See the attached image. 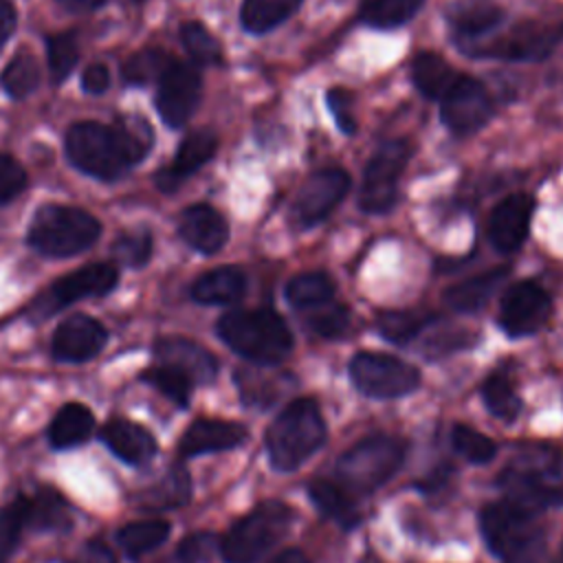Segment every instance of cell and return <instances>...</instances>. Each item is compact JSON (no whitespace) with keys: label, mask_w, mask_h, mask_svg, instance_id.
<instances>
[{"label":"cell","mask_w":563,"mask_h":563,"mask_svg":"<svg viewBox=\"0 0 563 563\" xmlns=\"http://www.w3.org/2000/svg\"><path fill=\"white\" fill-rule=\"evenodd\" d=\"M99 238V222L77 207L44 205L29 224V244L48 257H68L86 251Z\"/></svg>","instance_id":"3957f363"},{"label":"cell","mask_w":563,"mask_h":563,"mask_svg":"<svg viewBox=\"0 0 563 563\" xmlns=\"http://www.w3.org/2000/svg\"><path fill=\"white\" fill-rule=\"evenodd\" d=\"M117 268L112 264H90L84 268H77L75 273L57 279L35 303V310H42L44 314H51L68 303H75L86 297H99L112 290L117 284Z\"/></svg>","instance_id":"5bb4252c"},{"label":"cell","mask_w":563,"mask_h":563,"mask_svg":"<svg viewBox=\"0 0 563 563\" xmlns=\"http://www.w3.org/2000/svg\"><path fill=\"white\" fill-rule=\"evenodd\" d=\"M402 460V442L387 435H374L356 442L350 451H345L336 464V471L350 488L358 493H372L400 468Z\"/></svg>","instance_id":"5b68a950"},{"label":"cell","mask_w":563,"mask_h":563,"mask_svg":"<svg viewBox=\"0 0 563 563\" xmlns=\"http://www.w3.org/2000/svg\"><path fill=\"white\" fill-rule=\"evenodd\" d=\"M411 77L416 88L427 99H442L460 79V73L453 66H449V62H444L438 53L422 51L413 57Z\"/></svg>","instance_id":"4316f807"},{"label":"cell","mask_w":563,"mask_h":563,"mask_svg":"<svg viewBox=\"0 0 563 563\" xmlns=\"http://www.w3.org/2000/svg\"><path fill=\"white\" fill-rule=\"evenodd\" d=\"M178 231L191 249L205 255L220 251L229 238L227 220L209 205L187 207L178 220Z\"/></svg>","instance_id":"7402d4cb"},{"label":"cell","mask_w":563,"mask_h":563,"mask_svg":"<svg viewBox=\"0 0 563 563\" xmlns=\"http://www.w3.org/2000/svg\"><path fill=\"white\" fill-rule=\"evenodd\" d=\"M110 128H112L130 165L143 161L147 156V152L154 143V132H152V125L143 117L123 114V117H117Z\"/></svg>","instance_id":"d6a6232c"},{"label":"cell","mask_w":563,"mask_h":563,"mask_svg":"<svg viewBox=\"0 0 563 563\" xmlns=\"http://www.w3.org/2000/svg\"><path fill=\"white\" fill-rule=\"evenodd\" d=\"M180 40L185 51L196 64H220L222 48L220 42L198 22H187L180 29Z\"/></svg>","instance_id":"ee69618b"},{"label":"cell","mask_w":563,"mask_h":563,"mask_svg":"<svg viewBox=\"0 0 563 563\" xmlns=\"http://www.w3.org/2000/svg\"><path fill=\"white\" fill-rule=\"evenodd\" d=\"M534 200L528 194H510L490 213L488 238L497 251L510 253L519 249L528 235Z\"/></svg>","instance_id":"ac0fdd59"},{"label":"cell","mask_w":563,"mask_h":563,"mask_svg":"<svg viewBox=\"0 0 563 563\" xmlns=\"http://www.w3.org/2000/svg\"><path fill=\"white\" fill-rule=\"evenodd\" d=\"M440 114L451 132L464 136L488 123L493 117V101L477 79L460 75L451 90L440 99Z\"/></svg>","instance_id":"30bf717a"},{"label":"cell","mask_w":563,"mask_h":563,"mask_svg":"<svg viewBox=\"0 0 563 563\" xmlns=\"http://www.w3.org/2000/svg\"><path fill=\"white\" fill-rule=\"evenodd\" d=\"M15 26V9L9 0H0V51Z\"/></svg>","instance_id":"db71d44e"},{"label":"cell","mask_w":563,"mask_h":563,"mask_svg":"<svg viewBox=\"0 0 563 563\" xmlns=\"http://www.w3.org/2000/svg\"><path fill=\"white\" fill-rule=\"evenodd\" d=\"M325 101H328L330 112L334 114V121H336L339 130L345 132V134H354L356 119H354V112H352V103H354L352 95L343 88H332V90H328Z\"/></svg>","instance_id":"f907efd6"},{"label":"cell","mask_w":563,"mask_h":563,"mask_svg":"<svg viewBox=\"0 0 563 563\" xmlns=\"http://www.w3.org/2000/svg\"><path fill=\"white\" fill-rule=\"evenodd\" d=\"M68 563H117L114 552L99 539L81 543V548L70 556Z\"/></svg>","instance_id":"816d5d0a"},{"label":"cell","mask_w":563,"mask_h":563,"mask_svg":"<svg viewBox=\"0 0 563 563\" xmlns=\"http://www.w3.org/2000/svg\"><path fill=\"white\" fill-rule=\"evenodd\" d=\"M101 438L106 442V446L125 464H145L156 455V440L154 435L125 418H114L110 420L103 431Z\"/></svg>","instance_id":"603a6c76"},{"label":"cell","mask_w":563,"mask_h":563,"mask_svg":"<svg viewBox=\"0 0 563 563\" xmlns=\"http://www.w3.org/2000/svg\"><path fill=\"white\" fill-rule=\"evenodd\" d=\"M154 354L158 363L183 372L187 378H191L194 385H207L218 374V363L213 354L207 352L196 341H189L183 336L158 339Z\"/></svg>","instance_id":"d6986e66"},{"label":"cell","mask_w":563,"mask_h":563,"mask_svg":"<svg viewBox=\"0 0 563 563\" xmlns=\"http://www.w3.org/2000/svg\"><path fill=\"white\" fill-rule=\"evenodd\" d=\"M424 0H361L358 15L374 29H394L411 20Z\"/></svg>","instance_id":"836d02e7"},{"label":"cell","mask_w":563,"mask_h":563,"mask_svg":"<svg viewBox=\"0 0 563 563\" xmlns=\"http://www.w3.org/2000/svg\"><path fill=\"white\" fill-rule=\"evenodd\" d=\"M334 282L328 273H299L286 284V299L297 310H314L332 301Z\"/></svg>","instance_id":"4dcf8cb0"},{"label":"cell","mask_w":563,"mask_h":563,"mask_svg":"<svg viewBox=\"0 0 563 563\" xmlns=\"http://www.w3.org/2000/svg\"><path fill=\"white\" fill-rule=\"evenodd\" d=\"M559 40V31L554 29H543L534 24H523L515 26L512 31L493 37L486 42V46H479L475 55H486V57H499V59H541L545 57Z\"/></svg>","instance_id":"e0dca14e"},{"label":"cell","mask_w":563,"mask_h":563,"mask_svg":"<svg viewBox=\"0 0 563 563\" xmlns=\"http://www.w3.org/2000/svg\"><path fill=\"white\" fill-rule=\"evenodd\" d=\"M433 317L413 310H389L378 317V330L394 343L411 341Z\"/></svg>","instance_id":"ab89813d"},{"label":"cell","mask_w":563,"mask_h":563,"mask_svg":"<svg viewBox=\"0 0 563 563\" xmlns=\"http://www.w3.org/2000/svg\"><path fill=\"white\" fill-rule=\"evenodd\" d=\"M220 339L240 356L257 365L282 363L292 352V332L268 308L231 310L218 321Z\"/></svg>","instance_id":"6da1fadb"},{"label":"cell","mask_w":563,"mask_h":563,"mask_svg":"<svg viewBox=\"0 0 563 563\" xmlns=\"http://www.w3.org/2000/svg\"><path fill=\"white\" fill-rule=\"evenodd\" d=\"M451 444L464 460H468L473 464L490 462L497 453V446L488 435H484L466 424H455L451 429Z\"/></svg>","instance_id":"7bdbcfd3"},{"label":"cell","mask_w":563,"mask_h":563,"mask_svg":"<svg viewBox=\"0 0 563 563\" xmlns=\"http://www.w3.org/2000/svg\"><path fill=\"white\" fill-rule=\"evenodd\" d=\"M325 442V422L312 398H297L282 409L266 431L273 468L286 473L303 464Z\"/></svg>","instance_id":"7a4b0ae2"},{"label":"cell","mask_w":563,"mask_h":563,"mask_svg":"<svg viewBox=\"0 0 563 563\" xmlns=\"http://www.w3.org/2000/svg\"><path fill=\"white\" fill-rule=\"evenodd\" d=\"M110 86V73L103 64H90L81 73V88L90 95H101Z\"/></svg>","instance_id":"f5cc1de1"},{"label":"cell","mask_w":563,"mask_h":563,"mask_svg":"<svg viewBox=\"0 0 563 563\" xmlns=\"http://www.w3.org/2000/svg\"><path fill=\"white\" fill-rule=\"evenodd\" d=\"M143 380L150 383L152 387H156L161 394H165L169 400H174L178 407H187L189 402V396H191V389H194V383L191 378H187L183 372L169 367V365H163V363H156L152 365L145 374H143Z\"/></svg>","instance_id":"f35d334b"},{"label":"cell","mask_w":563,"mask_h":563,"mask_svg":"<svg viewBox=\"0 0 563 563\" xmlns=\"http://www.w3.org/2000/svg\"><path fill=\"white\" fill-rule=\"evenodd\" d=\"M26 526V501L15 499L11 506L0 510V563H7L15 552L20 534Z\"/></svg>","instance_id":"f6af8a7d"},{"label":"cell","mask_w":563,"mask_h":563,"mask_svg":"<svg viewBox=\"0 0 563 563\" xmlns=\"http://www.w3.org/2000/svg\"><path fill=\"white\" fill-rule=\"evenodd\" d=\"M218 147V139L211 130H196L183 139L178 145V152L174 161L156 176V187L163 191H172L180 187V183L198 172L213 154Z\"/></svg>","instance_id":"44dd1931"},{"label":"cell","mask_w":563,"mask_h":563,"mask_svg":"<svg viewBox=\"0 0 563 563\" xmlns=\"http://www.w3.org/2000/svg\"><path fill=\"white\" fill-rule=\"evenodd\" d=\"M172 64L169 55L161 48H143L128 57L121 66V79L128 86H147L165 73V68Z\"/></svg>","instance_id":"8d00e7d4"},{"label":"cell","mask_w":563,"mask_h":563,"mask_svg":"<svg viewBox=\"0 0 563 563\" xmlns=\"http://www.w3.org/2000/svg\"><path fill=\"white\" fill-rule=\"evenodd\" d=\"M550 312L552 301L548 292L539 284L526 279L506 290L499 308V328L508 336H528L548 321Z\"/></svg>","instance_id":"7c38bea8"},{"label":"cell","mask_w":563,"mask_h":563,"mask_svg":"<svg viewBox=\"0 0 563 563\" xmlns=\"http://www.w3.org/2000/svg\"><path fill=\"white\" fill-rule=\"evenodd\" d=\"M66 154L77 169L99 180H114L130 167L112 128L95 121L75 123L68 130Z\"/></svg>","instance_id":"8992f818"},{"label":"cell","mask_w":563,"mask_h":563,"mask_svg":"<svg viewBox=\"0 0 563 563\" xmlns=\"http://www.w3.org/2000/svg\"><path fill=\"white\" fill-rule=\"evenodd\" d=\"M499 484L506 488L508 501L532 512L563 504V475L548 466H512Z\"/></svg>","instance_id":"4fadbf2b"},{"label":"cell","mask_w":563,"mask_h":563,"mask_svg":"<svg viewBox=\"0 0 563 563\" xmlns=\"http://www.w3.org/2000/svg\"><path fill=\"white\" fill-rule=\"evenodd\" d=\"M106 341L108 332L97 319L73 314L57 325L51 341V354L64 363H81L97 356Z\"/></svg>","instance_id":"9a60e30c"},{"label":"cell","mask_w":563,"mask_h":563,"mask_svg":"<svg viewBox=\"0 0 563 563\" xmlns=\"http://www.w3.org/2000/svg\"><path fill=\"white\" fill-rule=\"evenodd\" d=\"M64 9L68 11H92L97 9L103 0H57Z\"/></svg>","instance_id":"9f6ffc18"},{"label":"cell","mask_w":563,"mask_h":563,"mask_svg":"<svg viewBox=\"0 0 563 563\" xmlns=\"http://www.w3.org/2000/svg\"><path fill=\"white\" fill-rule=\"evenodd\" d=\"M26 185V174L18 161L0 154V205L15 198Z\"/></svg>","instance_id":"681fc988"},{"label":"cell","mask_w":563,"mask_h":563,"mask_svg":"<svg viewBox=\"0 0 563 563\" xmlns=\"http://www.w3.org/2000/svg\"><path fill=\"white\" fill-rule=\"evenodd\" d=\"M501 18V9L488 0H460L446 13L449 24L462 42L482 37L486 31L495 29Z\"/></svg>","instance_id":"d4e9b609"},{"label":"cell","mask_w":563,"mask_h":563,"mask_svg":"<svg viewBox=\"0 0 563 563\" xmlns=\"http://www.w3.org/2000/svg\"><path fill=\"white\" fill-rule=\"evenodd\" d=\"M541 561H543V545L541 543H532L530 548H526L519 554H515L512 559H508V563H541Z\"/></svg>","instance_id":"11a10c76"},{"label":"cell","mask_w":563,"mask_h":563,"mask_svg":"<svg viewBox=\"0 0 563 563\" xmlns=\"http://www.w3.org/2000/svg\"><path fill=\"white\" fill-rule=\"evenodd\" d=\"M301 0H244L240 22L249 33H266L288 20Z\"/></svg>","instance_id":"f1b7e54d"},{"label":"cell","mask_w":563,"mask_h":563,"mask_svg":"<svg viewBox=\"0 0 563 563\" xmlns=\"http://www.w3.org/2000/svg\"><path fill=\"white\" fill-rule=\"evenodd\" d=\"M2 88L7 90V95L11 99H24L29 97L40 81V70H37V62L31 55L29 48H20L11 62L7 64V68L2 70Z\"/></svg>","instance_id":"d590c367"},{"label":"cell","mask_w":563,"mask_h":563,"mask_svg":"<svg viewBox=\"0 0 563 563\" xmlns=\"http://www.w3.org/2000/svg\"><path fill=\"white\" fill-rule=\"evenodd\" d=\"M46 55H48V70H51V81L62 84L70 70L75 68L79 59V48L77 40L73 33H57L46 40Z\"/></svg>","instance_id":"60d3db41"},{"label":"cell","mask_w":563,"mask_h":563,"mask_svg":"<svg viewBox=\"0 0 563 563\" xmlns=\"http://www.w3.org/2000/svg\"><path fill=\"white\" fill-rule=\"evenodd\" d=\"M350 378L369 398H400L418 387L420 372L391 354L358 352L350 361Z\"/></svg>","instance_id":"52a82bcc"},{"label":"cell","mask_w":563,"mask_h":563,"mask_svg":"<svg viewBox=\"0 0 563 563\" xmlns=\"http://www.w3.org/2000/svg\"><path fill=\"white\" fill-rule=\"evenodd\" d=\"M189 499V477L187 471L174 468L167 473V477L150 488L143 495V504L150 508H174Z\"/></svg>","instance_id":"b9f144b4"},{"label":"cell","mask_w":563,"mask_h":563,"mask_svg":"<svg viewBox=\"0 0 563 563\" xmlns=\"http://www.w3.org/2000/svg\"><path fill=\"white\" fill-rule=\"evenodd\" d=\"M271 563H308V559L301 550H284Z\"/></svg>","instance_id":"6f0895ef"},{"label":"cell","mask_w":563,"mask_h":563,"mask_svg":"<svg viewBox=\"0 0 563 563\" xmlns=\"http://www.w3.org/2000/svg\"><path fill=\"white\" fill-rule=\"evenodd\" d=\"M482 398L486 409L504 422H512L521 411V400L506 372H495L482 383Z\"/></svg>","instance_id":"e575fe53"},{"label":"cell","mask_w":563,"mask_h":563,"mask_svg":"<svg viewBox=\"0 0 563 563\" xmlns=\"http://www.w3.org/2000/svg\"><path fill=\"white\" fill-rule=\"evenodd\" d=\"M246 277L238 266H220L200 275L191 286V297L207 306H227L244 295Z\"/></svg>","instance_id":"cb8c5ba5"},{"label":"cell","mask_w":563,"mask_h":563,"mask_svg":"<svg viewBox=\"0 0 563 563\" xmlns=\"http://www.w3.org/2000/svg\"><path fill=\"white\" fill-rule=\"evenodd\" d=\"M169 537V523L165 519H141L123 526L117 534L121 550L130 559H139L156 550Z\"/></svg>","instance_id":"1f68e13d"},{"label":"cell","mask_w":563,"mask_h":563,"mask_svg":"<svg viewBox=\"0 0 563 563\" xmlns=\"http://www.w3.org/2000/svg\"><path fill=\"white\" fill-rule=\"evenodd\" d=\"M347 189H350V176L339 167H330L312 174L303 183L297 196V205H295L297 218L301 220V224L321 222L343 200Z\"/></svg>","instance_id":"2e32d148"},{"label":"cell","mask_w":563,"mask_h":563,"mask_svg":"<svg viewBox=\"0 0 563 563\" xmlns=\"http://www.w3.org/2000/svg\"><path fill=\"white\" fill-rule=\"evenodd\" d=\"M216 550H220V543L213 534L196 532L180 541L176 559L178 563H207Z\"/></svg>","instance_id":"c3c4849f"},{"label":"cell","mask_w":563,"mask_h":563,"mask_svg":"<svg viewBox=\"0 0 563 563\" xmlns=\"http://www.w3.org/2000/svg\"><path fill=\"white\" fill-rule=\"evenodd\" d=\"M200 75L191 64L174 62L158 79L156 110L169 128H180L200 101Z\"/></svg>","instance_id":"8fae6325"},{"label":"cell","mask_w":563,"mask_h":563,"mask_svg":"<svg viewBox=\"0 0 563 563\" xmlns=\"http://www.w3.org/2000/svg\"><path fill=\"white\" fill-rule=\"evenodd\" d=\"M506 275H508V268L501 266V268H493L482 275H475L471 279H464L446 288L444 301L449 308L457 312H475L493 297V292L501 286Z\"/></svg>","instance_id":"484cf974"},{"label":"cell","mask_w":563,"mask_h":563,"mask_svg":"<svg viewBox=\"0 0 563 563\" xmlns=\"http://www.w3.org/2000/svg\"><path fill=\"white\" fill-rule=\"evenodd\" d=\"M411 156L405 141H385L367 161L363 185L358 194V205L367 213H383L394 207L398 196L400 174Z\"/></svg>","instance_id":"9c48e42d"},{"label":"cell","mask_w":563,"mask_h":563,"mask_svg":"<svg viewBox=\"0 0 563 563\" xmlns=\"http://www.w3.org/2000/svg\"><path fill=\"white\" fill-rule=\"evenodd\" d=\"M556 563H563V554H561V559H559V561H556Z\"/></svg>","instance_id":"680465c9"},{"label":"cell","mask_w":563,"mask_h":563,"mask_svg":"<svg viewBox=\"0 0 563 563\" xmlns=\"http://www.w3.org/2000/svg\"><path fill=\"white\" fill-rule=\"evenodd\" d=\"M532 510L512 501H495L482 508L479 528L488 550L499 559H512L537 543V523Z\"/></svg>","instance_id":"ba28073f"},{"label":"cell","mask_w":563,"mask_h":563,"mask_svg":"<svg viewBox=\"0 0 563 563\" xmlns=\"http://www.w3.org/2000/svg\"><path fill=\"white\" fill-rule=\"evenodd\" d=\"M24 501H26V526L35 523L42 530H57L70 523L68 508L55 490L53 493L46 490L35 499H24Z\"/></svg>","instance_id":"74e56055"},{"label":"cell","mask_w":563,"mask_h":563,"mask_svg":"<svg viewBox=\"0 0 563 563\" xmlns=\"http://www.w3.org/2000/svg\"><path fill=\"white\" fill-rule=\"evenodd\" d=\"M95 424L92 411L81 402H66L57 409L48 427V440L55 449H70L90 435Z\"/></svg>","instance_id":"83f0119b"},{"label":"cell","mask_w":563,"mask_h":563,"mask_svg":"<svg viewBox=\"0 0 563 563\" xmlns=\"http://www.w3.org/2000/svg\"><path fill=\"white\" fill-rule=\"evenodd\" d=\"M244 440H246V429L240 422L200 418V420H194L183 433L178 444V455L196 457L202 453L229 451L240 446Z\"/></svg>","instance_id":"ffe728a7"},{"label":"cell","mask_w":563,"mask_h":563,"mask_svg":"<svg viewBox=\"0 0 563 563\" xmlns=\"http://www.w3.org/2000/svg\"><path fill=\"white\" fill-rule=\"evenodd\" d=\"M308 495L314 501V506L321 510V515H325L328 519H334L343 528H350L358 521V512L354 508L352 497L336 484L328 479H312L308 484Z\"/></svg>","instance_id":"f546056e"},{"label":"cell","mask_w":563,"mask_h":563,"mask_svg":"<svg viewBox=\"0 0 563 563\" xmlns=\"http://www.w3.org/2000/svg\"><path fill=\"white\" fill-rule=\"evenodd\" d=\"M308 323L317 334H321L325 339H334V336H341L347 330L350 312H347L345 306L328 301V303L314 308Z\"/></svg>","instance_id":"7dc6e473"},{"label":"cell","mask_w":563,"mask_h":563,"mask_svg":"<svg viewBox=\"0 0 563 563\" xmlns=\"http://www.w3.org/2000/svg\"><path fill=\"white\" fill-rule=\"evenodd\" d=\"M112 255L119 264L130 266V268H139L152 255V235L143 229L125 231L117 238V242L112 246Z\"/></svg>","instance_id":"bcb514c9"},{"label":"cell","mask_w":563,"mask_h":563,"mask_svg":"<svg viewBox=\"0 0 563 563\" xmlns=\"http://www.w3.org/2000/svg\"><path fill=\"white\" fill-rule=\"evenodd\" d=\"M292 510L282 501H264L238 519L220 541L227 563H257L288 532Z\"/></svg>","instance_id":"277c9868"}]
</instances>
